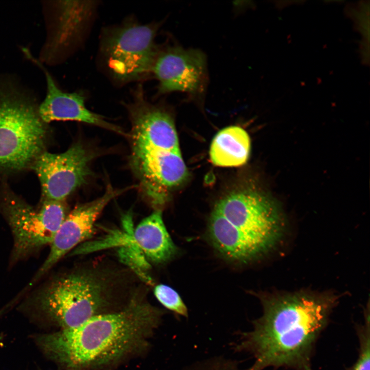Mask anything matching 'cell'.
Instances as JSON below:
<instances>
[{
  "mask_svg": "<svg viewBox=\"0 0 370 370\" xmlns=\"http://www.w3.org/2000/svg\"><path fill=\"white\" fill-rule=\"evenodd\" d=\"M250 139L247 132L238 126H230L219 131L213 138L210 149L211 162L223 167L245 164L250 152Z\"/></svg>",
  "mask_w": 370,
  "mask_h": 370,
  "instance_id": "2e32d148",
  "label": "cell"
},
{
  "mask_svg": "<svg viewBox=\"0 0 370 370\" xmlns=\"http://www.w3.org/2000/svg\"><path fill=\"white\" fill-rule=\"evenodd\" d=\"M131 188L117 190L108 185L102 196L76 205L67 214L57 232L50 244V251L46 260L24 290L26 291L31 288L69 251L90 237L94 232L95 222L107 205Z\"/></svg>",
  "mask_w": 370,
  "mask_h": 370,
  "instance_id": "8fae6325",
  "label": "cell"
},
{
  "mask_svg": "<svg viewBox=\"0 0 370 370\" xmlns=\"http://www.w3.org/2000/svg\"><path fill=\"white\" fill-rule=\"evenodd\" d=\"M141 292L121 309L94 316L74 328L39 336L38 345L49 358L73 370L123 358L145 344L164 314Z\"/></svg>",
  "mask_w": 370,
  "mask_h": 370,
  "instance_id": "7a4b0ae2",
  "label": "cell"
},
{
  "mask_svg": "<svg viewBox=\"0 0 370 370\" xmlns=\"http://www.w3.org/2000/svg\"><path fill=\"white\" fill-rule=\"evenodd\" d=\"M152 74L158 81V95L174 91L203 95L208 81L206 55L198 49L168 47L159 50Z\"/></svg>",
  "mask_w": 370,
  "mask_h": 370,
  "instance_id": "9c48e42d",
  "label": "cell"
},
{
  "mask_svg": "<svg viewBox=\"0 0 370 370\" xmlns=\"http://www.w3.org/2000/svg\"><path fill=\"white\" fill-rule=\"evenodd\" d=\"M257 296L263 314L252 321L251 331L238 334L239 342L234 347L235 351L249 353L255 359L246 370L268 367L312 370L313 347L336 299L304 292Z\"/></svg>",
  "mask_w": 370,
  "mask_h": 370,
  "instance_id": "6da1fadb",
  "label": "cell"
},
{
  "mask_svg": "<svg viewBox=\"0 0 370 370\" xmlns=\"http://www.w3.org/2000/svg\"><path fill=\"white\" fill-rule=\"evenodd\" d=\"M134 101L128 105L132 128V147L180 151L174 123L165 110L146 101L142 86L134 92Z\"/></svg>",
  "mask_w": 370,
  "mask_h": 370,
  "instance_id": "7c38bea8",
  "label": "cell"
},
{
  "mask_svg": "<svg viewBox=\"0 0 370 370\" xmlns=\"http://www.w3.org/2000/svg\"><path fill=\"white\" fill-rule=\"evenodd\" d=\"M182 370H239L237 362L222 357H215L198 361Z\"/></svg>",
  "mask_w": 370,
  "mask_h": 370,
  "instance_id": "d6986e66",
  "label": "cell"
},
{
  "mask_svg": "<svg viewBox=\"0 0 370 370\" xmlns=\"http://www.w3.org/2000/svg\"><path fill=\"white\" fill-rule=\"evenodd\" d=\"M131 164L143 193L155 210H161L169 191L188 175L180 151L132 147Z\"/></svg>",
  "mask_w": 370,
  "mask_h": 370,
  "instance_id": "30bf717a",
  "label": "cell"
},
{
  "mask_svg": "<svg viewBox=\"0 0 370 370\" xmlns=\"http://www.w3.org/2000/svg\"><path fill=\"white\" fill-rule=\"evenodd\" d=\"M23 50L27 58L43 70L45 76L46 95L43 102L39 105V113L44 122L48 124L55 121H75L124 135L120 127L106 121L103 117L87 109L85 103V98L82 94L67 92L61 89L40 61L33 57L28 49L24 48Z\"/></svg>",
  "mask_w": 370,
  "mask_h": 370,
  "instance_id": "4fadbf2b",
  "label": "cell"
},
{
  "mask_svg": "<svg viewBox=\"0 0 370 370\" xmlns=\"http://www.w3.org/2000/svg\"><path fill=\"white\" fill-rule=\"evenodd\" d=\"M282 228V218L275 202L258 191L247 189L229 193L216 202L206 234L219 257L243 265L270 249Z\"/></svg>",
  "mask_w": 370,
  "mask_h": 370,
  "instance_id": "277c9868",
  "label": "cell"
},
{
  "mask_svg": "<svg viewBox=\"0 0 370 370\" xmlns=\"http://www.w3.org/2000/svg\"><path fill=\"white\" fill-rule=\"evenodd\" d=\"M368 316H366L365 324L359 332L360 354L352 370H370V325Z\"/></svg>",
  "mask_w": 370,
  "mask_h": 370,
  "instance_id": "ac0fdd59",
  "label": "cell"
},
{
  "mask_svg": "<svg viewBox=\"0 0 370 370\" xmlns=\"http://www.w3.org/2000/svg\"><path fill=\"white\" fill-rule=\"evenodd\" d=\"M65 201L42 198L38 208L28 203L7 182L0 184V212L13 236L11 260L16 262L50 244L67 213Z\"/></svg>",
  "mask_w": 370,
  "mask_h": 370,
  "instance_id": "8992f818",
  "label": "cell"
},
{
  "mask_svg": "<svg viewBox=\"0 0 370 370\" xmlns=\"http://www.w3.org/2000/svg\"><path fill=\"white\" fill-rule=\"evenodd\" d=\"M131 239L145 258L154 264L167 263L179 253L166 229L160 209L155 210L140 221Z\"/></svg>",
  "mask_w": 370,
  "mask_h": 370,
  "instance_id": "9a60e30c",
  "label": "cell"
},
{
  "mask_svg": "<svg viewBox=\"0 0 370 370\" xmlns=\"http://www.w3.org/2000/svg\"><path fill=\"white\" fill-rule=\"evenodd\" d=\"M132 270L102 262L79 264L34 292L29 303L60 327L74 328L96 315L112 312L140 291Z\"/></svg>",
  "mask_w": 370,
  "mask_h": 370,
  "instance_id": "3957f363",
  "label": "cell"
},
{
  "mask_svg": "<svg viewBox=\"0 0 370 370\" xmlns=\"http://www.w3.org/2000/svg\"><path fill=\"white\" fill-rule=\"evenodd\" d=\"M156 24L129 22L104 33L101 51L112 76L121 83L152 74L159 51L155 42Z\"/></svg>",
  "mask_w": 370,
  "mask_h": 370,
  "instance_id": "52a82bcc",
  "label": "cell"
},
{
  "mask_svg": "<svg viewBox=\"0 0 370 370\" xmlns=\"http://www.w3.org/2000/svg\"><path fill=\"white\" fill-rule=\"evenodd\" d=\"M93 157L79 142L63 153H42L32 168L40 182L42 198L65 201L90 175L89 164Z\"/></svg>",
  "mask_w": 370,
  "mask_h": 370,
  "instance_id": "ba28073f",
  "label": "cell"
},
{
  "mask_svg": "<svg viewBox=\"0 0 370 370\" xmlns=\"http://www.w3.org/2000/svg\"><path fill=\"white\" fill-rule=\"evenodd\" d=\"M39 105L10 86H0V179L32 170L46 151L48 124L39 113Z\"/></svg>",
  "mask_w": 370,
  "mask_h": 370,
  "instance_id": "5b68a950",
  "label": "cell"
},
{
  "mask_svg": "<svg viewBox=\"0 0 370 370\" xmlns=\"http://www.w3.org/2000/svg\"><path fill=\"white\" fill-rule=\"evenodd\" d=\"M95 4L91 1H60L50 37L42 58L51 61L77 42L90 18Z\"/></svg>",
  "mask_w": 370,
  "mask_h": 370,
  "instance_id": "5bb4252c",
  "label": "cell"
},
{
  "mask_svg": "<svg viewBox=\"0 0 370 370\" xmlns=\"http://www.w3.org/2000/svg\"><path fill=\"white\" fill-rule=\"evenodd\" d=\"M157 301L166 309L177 317L188 318V308L178 292L170 286L163 284L156 285L153 289Z\"/></svg>",
  "mask_w": 370,
  "mask_h": 370,
  "instance_id": "e0dca14e",
  "label": "cell"
}]
</instances>
